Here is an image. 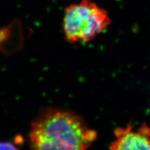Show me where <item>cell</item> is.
I'll return each instance as SVG.
<instances>
[{
  "mask_svg": "<svg viewBox=\"0 0 150 150\" xmlns=\"http://www.w3.org/2000/svg\"><path fill=\"white\" fill-rule=\"evenodd\" d=\"M111 150H150V128L146 124L133 130L131 125L118 128Z\"/></svg>",
  "mask_w": 150,
  "mask_h": 150,
  "instance_id": "3",
  "label": "cell"
},
{
  "mask_svg": "<svg viewBox=\"0 0 150 150\" xmlns=\"http://www.w3.org/2000/svg\"><path fill=\"white\" fill-rule=\"evenodd\" d=\"M96 137L76 114L48 108L32 123L29 140L31 150H87Z\"/></svg>",
  "mask_w": 150,
  "mask_h": 150,
  "instance_id": "1",
  "label": "cell"
},
{
  "mask_svg": "<svg viewBox=\"0 0 150 150\" xmlns=\"http://www.w3.org/2000/svg\"><path fill=\"white\" fill-rule=\"evenodd\" d=\"M110 24L106 11L90 0H82L65 9L63 26L65 38L70 43L90 41Z\"/></svg>",
  "mask_w": 150,
  "mask_h": 150,
  "instance_id": "2",
  "label": "cell"
},
{
  "mask_svg": "<svg viewBox=\"0 0 150 150\" xmlns=\"http://www.w3.org/2000/svg\"><path fill=\"white\" fill-rule=\"evenodd\" d=\"M7 32V30L5 29H0V49H1V46L3 43L4 39L5 38V34Z\"/></svg>",
  "mask_w": 150,
  "mask_h": 150,
  "instance_id": "5",
  "label": "cell"
},
{
  "mask_svg": "<svg viewBox=\"0 0 150 150\" xmlns=\"http://www.w3.org/2000/svg\"><path fill=\"white\" fill-rule=\"evenodd\" d=\"M0 150H20L15 144L8 142H0Z\"/></svg>",
  "mask_w": 150,
  "mask_h": 150,
  "instance_id": "4",
  "label": "cell"
}]
</instances>
